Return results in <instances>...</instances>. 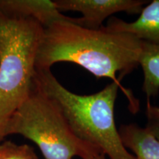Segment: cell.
<instances>
[{
  "label": "cell",
  "instance_id": "cell-1",
  "mask_svg": "<svg viewBox=\"0 0 159 159\" xmlns=\"http://www.w3.org/2000/svg\"><path fill=\"white\" fill-rule=\"evenodd\" d=\"M75 18L60 20L43 27L35 58V69H50L60 62L77 64L97 78L107 77L119 85L127 97L133 113L139 101L116 77L129 74L139 65L142 41L127 33L85 28L75 24Z\"/></svg>",
  "mask_w": 159,
  "mask_h": 159
},
{
  "label": "cell",
  "instance_id": "cell-2",
  "mask_svg": "<svg viewBox=\"0 0 159 159\" xmlns=\"http://www.w3.org/2000/svg\"><path fill=\"white\" fill-rule=\"evenodd\" d=\"M34 85L56 102L77 138L109 159H136L123 145L115 122L118 85L112 82L95 94H77L66 89L50 69H36Z\"/></svg>",
  "mask_w": 159,
  "mask_h": 159
},
{
  "label": "cell",
  "instance_id": "cell-3",
  "mask_svg": "<svg viewBox=\"0 0 159 159\" xmlns=\"http://www.w3.org/2000/svg\"><path fill=\"white\" fill-rule=\"evenodd\" d=\"M43 32L33 18L0 13V144L10 118L33 88Z\"/></svg>",
  "mask_w": 159,
  "mask_h": 159
},
{
  "label": "cell",
  "instance_id": "cell-4",
  "mask_svg": "<svg viewBox=\"0 0 159 159\" xmlns=\"http://www.w3.org/2000/svg\"><path fill=\"white\" fill-rule=\"evenodd\" d=\"M5 134L30 140L44 159H88L101 152L75 136L56 102L35 85L10 118Z\"/></svg>",
  "mask_w": 159,
  "mask_h": 159
},
{
  "label": "cell",
  "instance_id": "cell-5",
  "mask_svg": "<svg viewBox=\"0 0 159 159\" xmlns=\"http://www.w3.org/2000/svg\"><path fill=\"white\" fill-rule=\"evenodd\" d=\"M60 12L77 11L82 17L75 18L76 25L91 30H99L107 18L119 12L140 14L144 0H53Z\"/></svg>",
  "mask_w": 159,
  "mask_h": 159
},
{
  "label": "cell",
  "instance_id": "cell-6",
  "mask_svg": "<svg viewBox=\"0 0 159 159\" xmlns=\"http://www.w3.org/2000/svg\"><path fill=\"white\" fill-rule=\"evenodd\" d=\"M105 27L133 35L141 41L159 45V0H153L143 7L136 21L126 22L112 17Z\"/></svg>",
  "mask_w": 159,
  "mask_h": 159
},
{
  "label": "cell",
  "instance_id": "cell-7",
  "mask_svg": "<svg viewBox=\"0 0 159 159\" xmlns=\"http://www.w3.org/2000/svg\"><path fill=\"white\" fill-rule=\"evenodd\" d=\"M0 13L33 18L43 27L54 21L68 19L49 0H0Z\"/></svg>",
  "mask_w": 159,
  "mask_h": 159
},
{
  "label": "cell",
  "instance_id": "cell-8",
  "mask_svg": "<svg viewBox=\"0 0 159 159\" xmlns=\"http://www.w3.org/2000/svg\"><path fill=\"white\" fill-rule=\"evenodd\" d=\"M119 133L125 148L134 152L136 159H159V142L146 128L123 125Z\"/></svg>",
  "mask_w": 159,
  "mask_h": 159
},
{
  "label": "cell",
  "instance_id": "cell-9",
  "mask_svg": "<svg viewBox=\"0 0 159 159\" xmlns=\"http://www.w3.org/2000/svg\"><path fill=\"white\" fill-rule=\"evenodd\" d=\"M139 65L144 73L143 91L150 102L159 92V45L142 41Z\"/></svg>",
  "mask_w": 159,
  "mask_h": 159
},
{
  "label": "cell",
  "instance_id": "cell-10",
  "mask_svg": "<svg viewBox=\"0 0 159 159\" xmlns=\"http://www.w3.org/2000/svg\"><path fill=\"white\" fill-rule=\"evenodd\" d=\"M0 159H39L34 149L28 144H18L11 141L0 144Z\"/></svg>",
  "mask_w": 159,
  "mask_h": 159
},
{
  "label": "cell",
  "instance_id": "cell-11",
  "mask_svg": "<svg viewBox=\"0 0 159 159\" xmlns=\"http://www.w3.org/2000/svg\"><path fill=\"white\" fill-rule=\"evenodd\" d=\"M147 117L148 123L146 128L159 142V107L152 105L150 102H148Z\"/></svg>",
  "mask_w": 159,
  "mask_h": 159
},
{
  "label": "cell",
  "instance_id": "cell-12",
  "mask_svg": "<svg viewBox=\"0 0 159 159\" xmlns=\"http://www.w3.org/2000/svg\"><path fill=\"white\" fill-rule=\"evenodd\" d=\"M88 159H107L106 156L102 152H99V153H97L96 155H94V156L91 157Z\"/></svg>",
  "mask_w": 159,
  "mask_h": 159
}]
</instances>
